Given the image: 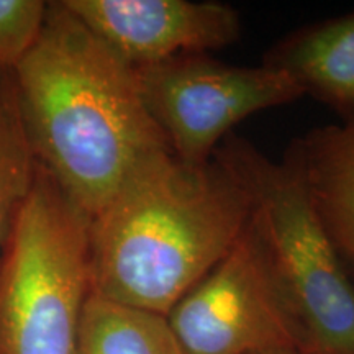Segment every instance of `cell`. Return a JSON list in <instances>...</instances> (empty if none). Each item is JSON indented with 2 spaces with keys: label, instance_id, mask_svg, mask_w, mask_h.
Listing matches in <instances>:
<instances>
[{
  "label": "cell",
  "instance_id": "obj_13",
  "mask_svg": "<svg viewBox=\"0 0 354 354\" xmlns=\"http://www.w3.org/2000/svg\"><path fill=\"white\" fill-rule=\"evenodd\" d=\"M336 248H338L339 254L343 256L344 263L353 269L351 272L354 274V245H344V246H336Z\"/></svg>",
  "mask_w": 354,
  "mask_h": 354
},
{
  "label": "cell",
  "instance_id": "obj_11",
  "mask_svg": "<svg viewBox=\"0 0 354 354\" xmlns=\"http://www.w3.org/2000/svg\"><path fill=\"white\" fill-rule=\"evenodd\" d=\"M37 169L17 105L12 71L0 69V258L13 221L32 190Z\"/></svg>",
  "mask_w": 354,
  "mask_h": 354
},
{
  "label": "cell",
  "instance_id": "obj_12",
  "mask_svg": "<svg viewBox=\"0 0 354 354\" xmlns=\"http://www.w3.org/2000/svg\"><path fill=\"white\" fill-rule=\"evenodd\" d=\"M41 0H0V69L13 71L35 46L46 20Z\"/></svg>",
  "mask_w": 354,
  "mask_h": 354
},
{
  "label": "cell",
  "instance_id": "obj_2",
  "mask_svg": "<svg viewBox=\"0 0 354 354\" xmlns=\"http://www.w3.org/2000/svg\"><path fill=\"white\" fill-rule=\"evenodd\" d=\"M250 201L214 158H149L88 220L91 294L167 317L240 240Z\"/></svg>",
  "mask_w": 354,
  "mask_h": 354
},
{
  "label": "cell",
  "instance_id": "obj_10",
  "mask_svg": "<svg viewBox=\"0 0 354 354\" xmlns=\"http://www.w3.org/2000/svg\"><path fill=\"white\" fill-rule=\"evenodd\" d=\"M76 354H184L165 315L91 294L79 325Z\"/></svg>",
  "mask_w": 354,
  "mask_h": 354
},
{
  "label": "cell",
  "instance_id": "obj_7",
  "mask_svg": "<svg viewBox=\"0 0 354 354\" xmlns=\"http://www.w3.org/2000/svg\"><path fill=\"white\" fill-rule=\"evenodd\" d=\"M94 37L133 69L221 50L241 35L227 3L192 0H63Z\"/></svg>",
  "mask_w": 354,
  "mask_h": 354
},
{
  "label": "cell",
  "instance_id": "obj_4",
  "mask_svg": "<svg viewBox=\"0 0 354 354\" xmlns=\"http://www.w3.org/2000/svg\"><path fill=\"white\" fill-rule=\"evenodd\" d=\"M88 218L38 166L0 258V354H76Z\"/></svg>",
  "mask_w": 354,
  "mask_h": 354
},
{
  "label": "cell",
  "instance_id": "obj_3",
  "mask_svg": "<svg viewBox=\"0 0 354 354\" xmlns=\"http://www.w3.org/2000/svg\"><path fill=\"white\" fill-rule=\"evenodd\" d=\"M214 159L250 201V228L268 259L302 354H354V279L287 159L228 135Z\"/></svg>",
  "mask_w": 354,
  "mask_h": 354
},
{
  "label": "cell",
  "instance_id": "obj_1",
  "mask_svg": "<svg viewBox=\"0 0 354 354\" xmlns=\"http://www.w3.org/2000/svg\"><path fill=\"white\" fill-rule=\"evenodd\" d=\"M12 82L38 166L88 220L143 162L171 151L135 69L61 2L48 3Z\"/></svg>",
  "mask_w": 354,
  "mask_h": 354
},
{
  "label": "cell",
  "instance_id": "obj_5",
  "mask_svg": "<svg viewBox=\"0 0 354 354\" xmlns=\"http://www.w3.org/2000/svg\"><path fill=\"white\" fill-rule=\"evenodd\" d=\"M135 73L172 154L190 166L212 161L232 128L250 115L304 95L284 71L221 64L205 55L177 56Z\"/></svg>",
  "mask_w": 354,
  "mask_h": 354
},
{
  "label": "cell",
  "instance_id": "obj_9",
  "mask_svg": "<svg viewBox=\"0 0 354 354\" xmlns=\"http://www.w3.org/2000/svg\"><path fill=\"white\" fill-rule=\"evenodd\" d=\"M264 64L289 74L304 95L354 109V13L292 33L269 51Z\"/></svg>",
  "mask_w": 354,
  "mask_h": 354
},
{
  "label": "cell",
  "instance_id": "obj_14",
  "mask_svg": "<svg viewBox=\"0 0 354 354\" xmlns=\"http://www.w3.org/2000/svg\"><path fill=\"white\" fill-rule=\"evenodd\" d=\"M269 354H300L299 351H277V353H269Z\"/></svg>",
  "mask_w": 354,
  "mask_h": 354
},
{
  "label": "cell",
  "instance_id": "obj_6",
  "mask_svg": "<svg viewBox=\"0 0 354 354\" xmlns=\"http://www.w3.org/2000/svg\"><path fill=\"white\" fill-rule=\"evenodd\" d=\"M166 318L184 354H302L297 326L250 223Z\"/></svg>",
  "mask_w": 354,
  "mask_h": 354
},
{
  "label": "cell",
  "instance_id": "obj_8",
  "mask_svg": "<svg viewBox=\"0 0 354 354\" xmlns=\"http://www.w3.org/2000/svg\"><path fill=\"white\" fill-rule=\"evenodd\" d=\"M335 246L354 245V117L295 141L286 156Z\"/></svg>",
  "mask_w": 354,
  "mask_h": 354
}]
</instances>
